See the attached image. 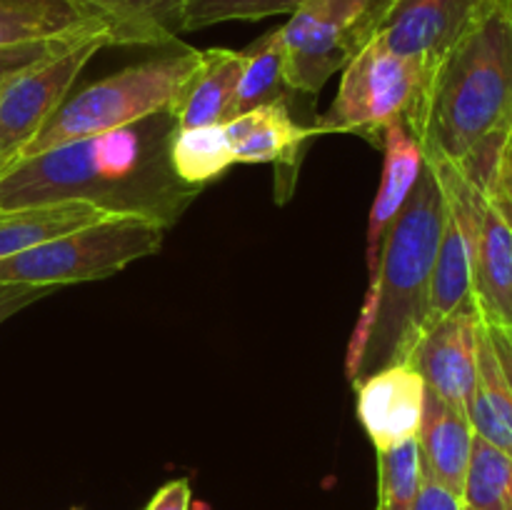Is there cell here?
Returning a JSON list of instances; mask_svg holds the SVG:
<instances>
[{
    "label": "cell",
    "mask_w": 512,
    "mask_h": 510,
    "mask_svg": "<svg viewBox=\"0 0 512 510\" xmlns=\"http://www.w3.org/2000/svg\"><path fill=\"white\" fill-rule=\"evenodd\" d=\"M380 148L385 153V163L378 193H375L373 208H370L368 238H365V263H368L370 278L378 270L385 235H388L390 225L403 210L405 200L413 193L415 183H418L420 173L425 168L423 145L410 133L405 120H395L383 130Z\"/></svg>",
    "instance_id": "obj_13"
},
{
    "label": "cell",
    "mask_w": 512,
    "mask_h": 510,
    "mask_svg": "<svg viewBox=\"0 0 512 510\" xmlns=\"http://www.w3.org/2000/svg\"><path fill=\"white\" fill-rule=\"evenodd\" d=\"M305 0H188L180 13V33L203 30L228 20H263L293 15Z\"/></svg>",
    "instance_id": "obj_26"
},
{
    "label": "cell",
    "mask_w": 512,
    "mask_h": 510,
    "mask_svg": "<svg viewBox=\"0 0 512 510\" xmlns=\"http://www.w3.org/2000/svg\"><path fill=\"white\" fill-rule=\"evenodd\" d=\"M463 500L453 495L450 490L440 488L438 483L428 480L423 475V485H420L418 500H415L413 510H463Z\"/></svg>",
    "instance_id": "obj_31"
},
{
    "label": "cell",
    "mask_w": 512,
    "mask_h": 510,
    "mask_svg": "<svg viewBox=\"0 0 512 510\" xmlns=\"http://www.w3.org/2000/svg\"><path fill=\"white\" fill-rule=\"evenodd\" d=\"M165 230L168 225L145 215H108L0 260V283L60 288L110 278L135 260L158 253Z\"/></svg>",
    "instance_id": "obj_5"
},
{
    "label": "cell",
    "mask_w": 512,
    "mask_h": 510,
    "mask_svg": "<svg viewBox=\"0 0 512 510\" xmlns=\"http://www.w3.org/2000/svg\"><path fill=\"white\" fill-rule=\"evenodd\" d=\"M463 510H470V508H463Z\"/></svg>",
    "instance_id": "obj_37"
},
{
    "label": "cell",
    "mask_w": 512,
    "mask_h": 510,
    "mask_svg": "<svg viewBox=\"0 0 512 510\" xmlns=\"http://www.w3.org/2000/svg\"><path fill=\"white\" fill-rule=\"evenodd\" d=\"M488 0H375L370 30L390 50L435 70Z\"/></svg>",
    "instance_id": "obj_10"
},
{
    "label": "cell",
    "mask_w": 512,
    "mask_h": 510,
    "mask_svg": "<svg viewBox=\"0 0 512 510\" xmlns=\"http://www.w3.org/2000/svg\"><path fill=\"white\" fill-rule=\"evenodd\" d=\"M500 3H503L505 10H508V13L512 15V0H500Z\"/></svg>",
    "instance_id": "obj_34"
},
{
    "label": "cell",
    "mask_w": 512,
    "mask_h": 510,
    "mask_svg": "<svg viewBox=\"0 0 512 510\" xmlns=\"http://www.w3.org/2000/svg\"><path fill=\"white\" fill-rule=\"evenodd\" d=\"M438 175L445 198L443 233L433 275V323L473 303V268L483 225L485 193L455 165L425 158Z\"/></svg>",
    "instance_id": "obj_9"
},
{
    "label": "cell",
    "mask_w": 512,
    "mask_h": 510,
    "mask_svg": "<svg viewBox=\"0 0 512 510\" xmlns=\"http://www.w3.org/2000/svg\"><path fill=\"white\" fill-rule=\"evenodd\" d=\"M170 173L190 188H203L235 165L223 125L173 128L168 140Z\"/></svg>",
    "instance_id": "obj_22"
},
{
    "label": "cell",
    "mask_w": 512,
    "mask_h": 510,
    "mask_svg": "<svg viewBox=\"0 0 512 510\" xmlns=\"http://www.w3.org/2000/svg\"><path fill=\"white\" fill-rule=\"evenodd\" d=\"M198 58L200 50L183 48L95 80L55 110L53 118L18 158L93 138L105 130L143 123L158 115H170L175 98Z\"/></svg>",
    "instance_id": "obj_4"
},
{
    "label": "cell",
    "mask_w": 512,
    "mask_h": 510,
    "mask_svg": "<svg viewBox=\"0 0 512 510\" xmlns=\"http://www.w3.org/2000/svg\"><path fill=\"white\" fill-rule=\"evenodd\" d=\"M108 45V33L88 35L63 53L5 80L0 90V163L10 165L28 148L30 140L68 100L85 65Z\"/></svg>",
    "instance_id": "obj_8"
},
{
    "label": "cell",
    "mask_w": 512,
    "mask_h": 510,
    "mask_svg": "<svg viewBox=\"0 0 512 510\" xmlns=\"http://www.w3.org/2000/svg\"><path fill=\"white\" fill-rule=\"evenodd\" d=\"M423 485L418 440L378 450V505L375 510H413Z\"/></svg>",
    "instance_id": "obj_25"
},
{
    "label": "cell",
    "mask_w": 512,
    "mask_h": 510,
    "mask_svg": "<svg viewBox=\"0 0 512 510\" xmlns=\"http://www.w3.org/2000/svg\"><path fill=\"white\" fill-rule=\"evenodd\" d=\"M245 68L243 50L210 48L200 50L195 68L175 98L170 118L175 128L225 125L233 120L235 93Z\"/></svg>",
    "instance_id": "obj_15"
},
{
    "label": "cell",
    "mask_w": 512,
    "mask_h": 510,
    "mask_svg": "<svg viewBox=\"0 0 512 510\" xmlns=\"http://www.w3.org/2000/svg\"><path fill=\"white\" fill-rule=\"evenodd\" d=\"M188 510H213V508H210V505L205 503V500H193Z\"/></svg>",
    "instance_id": "obj_33"
},
{
    "label": "cell",
    "mask_w": 512,
    "mask_h": 510,
    "mask_svg": "<svg viewBox=\"0 0 512 510\" xmlns=\"http://www.w3.org/2000/svg\"><path fill=\"white\" fill-rule=\"evenodd\" d=\"M465 410L475 435L512 458V388L485 323L480 333L478 380Z\"/></svg>",
    "instance_id": "obj_21"
},
{
    "label": "cell",
    "mask_w": 512,
    "mask_h": 510,
    "mask_svg": "<svg viewBox=\"0 0 512 510\" xmlns=\"http://www.w3.org/2000/svg\"><path fill=\"white\" fill-rule=\"evenodd\" d=\"M75 510H80V508H75Z\"/></svg>",
    "instance_id": "obj_38"
},
{
    "label": "cell",
    "mask_w": 512,
    "mask_h": 510,
    "mask_svg": "<svg viewBox=\"0 0 512 510\" xmlns=\"http://www.w3.org/2000/svg\"><path fill=\"white\" fill-rule=\"evenodd\" d=\"M375 0H305L280 30L293 93L318 95L368 33Z\"/></svg>",
    "instance_id": "obj_7"
},
{
    "label": "cell",
    "mask_w": 512,
    "mask_h": 510,
    "mask_svg": "<svg viewBox=\"0 0 512 510\" xmlns=\"http://www.w3.org/2000/svg\"><path fill=\"white\" fill-rule=\"evenodd\" d=\"M483 193L512 230V138L500 153L493 175L488 180V188Z\"/></svg>",
    "instance_id": "obj_28"
},
{
    "label": "cell",
    "mask_w": 512,
    "mask_h": 510,
    "mask_svg": "<svg viewBox=\"0 0 512 510\" xmlns=\"http://www.w3.org/2000/svg\"><path fill=\"white\" fill-rule=\"evenodd\" d=\"M198 193L200 188L183 183H108L95 168L88 138L18 158L0 173V213L63 200H90L115 215H145L173 225Z\"/></svg>",
    "instance_id": "obj_3"
},
{
    "label": "cell",
    "mask_w": 512,
    "mask_h": 510,
    "mask_svg": "<svg viewBox=\"0 0 512 510\" xmlns=\"http://www.w3.org/2000/svg\"><path fill=\"white\" fill-rule=\"evenodd\" d=\"M55 288H40V285H23V283H0V325L15 313L33 305L35 300L45 298Z\"/></svg>",
    "instance_id": "obj_29"
},
{
    "label": "cell",
    "mask_w": 512,
    "mask_h": 510,
    "mask_svg": "<svg viewBox=\"0 0 512 510\" xmlns=\"http://www.w3.org/2000/svg\"><path fill=\"white\" fill-rule=\"evenodd\" d=\"M83 38H88V35H83ZM83 38L45 40V43H28V45H10V48H0V80L13 78V75L28 70L30 65H38L43 63V60L53 58V55L63 53V50H68L70 45L78 43V40Z\"/></svg>",
    "instance_id": "obj_27"
},
{
    "label": "cell",
    "mask_w": 512,
    "mask_h": 510,
    "mask_svg": "<svg viewBox=\"0 0 512 510\" xmlns=\"http://www.w3.org/2000/svg\"><path fill=\"white\" fill-rule=\"evenodd\" d=\"M245 53V68L240 75L238 93H235L233 118L248 110L270 103H288L293 93L285 75V50L280 40V30H270L263 38L255 40Z\"/></svg>",
    "instance_id": "obj_23"
},
{
    "label": "cell",
    "mask_w": 512,
    "mask_h": 510,
    "mask_svg": "<svg viewBox=\"0 0 512 510\" xmlns=\"http://www.w3.org/2000/svg\"><path fill=\"white\" fill-rule=\"evenodd\" d=\"M443 218V188L425 163L385 235L378 270L355 320L345 355L350 385L390 365L408 363L418 340L433 325V275Z\"/></svg>",
    "instance_id": "obj_2"
},
{
    "label": "cell",
    "mask_w": 512,
    "mask_h": 510,
    "mask_svg": "<svg viewBox=\"0 0 512 510\" xmlns=\"http://www.w3.org/2000/svg\"><path fill=\"white\" fill-rule=\"evenodd\" d=\"M108 215L115 213L90 200H63V203L35 205V208L3 210L0 213V260H8L35 245L98 223Z\"/></svg>",
    "instance_id": "obj_19"
},
{
    "label": "cell",
    "mask_w": 512,
    "mask_h": 510,
    "mask_svg": "<svg viewBox=\"0 0 512 510\" xmlns=\"http://www.w3.org/2000/svg\"><path fill=\"white\" fill-rule=\"evenodd\" d=\"M108 33L73 0H0V48Z\"/></svg>",
    "instance_id": "obj_18"
},
{
    "label": "cell",
    "mask_w": 512,
    "mask_h": 510,
    "mask_svg": "<svg viewBox=\"0 0 512 510\" xmlns=\"http://www.w3.org/2000/svg\"><path fill=\"white\" fill-rule=\"evenodd\" d=\"M3 168H5V165H3V163H0V173H3Z\"/></svg>",
    "instance_id": "obj_36"
},
{
    "label": "cell",
    "mask_w": 512,
    "mask_h": 510,
    "mask_svg": "<svg viewBox=\"0 0 512 510\" xmlns=\"http://www.w3.org/2000/svg\"><path fill=\"white\" fill-rule=\"evenodd\" d=\"M415 440H418L425 478L463 500L465 475H468L475 440L468 413L458 405H450L433 390H425L423 423Z\"/></svg>",
    "instance_id": "obj_14"
},
{
    "label": "cell",
    "mask_w": 512,
    "mask_h": 510,
    "mask_svg": "<svg viewBox=\"0 0 512 510\" xmlns=\"http://www.w3.org/2000/svg\"><path fill=\"white\" fill-rule=\"evenodd\" d=\"M488 330H490V338H493L495 353H498L500 365H503L505 375H508V380H510V388H512V330L493 328V325H488Z\"/></svg>",
    "instance_id": "obj_32"
},
{
    "label": "cell",
    "mask_w": 512,
    "mask_h": 510,
    "mask_svg": "<svg viewBox=\"0 0 512 510\" xmlns=\"http://www.w3.org/2000/svg\"><path fill=\"white\" fill-rule=\"evenodd\" d=\"M425 158L455 165L480 190L512 138V15L488 0L443 55L405 120Z\"/></svg>",
    "instance_id": "obj_1"
},
{
    "label": "cell",
    "mask_w": 512,
    "mask_h": 510,
    "mask_svg": "<svg viewBox=\"0 0 512 510\" xmlns=\"http://www.w3.org/2000/svg\"><path fill=\"white\" fill-rule=\"evenodd\" d=\"M353 390L358 395V420L375 453L418 438L428 388L413 365H390L358 380Z\"/></svg>",
    "instance_id": "obj_12"
},
{
    "label": "cell",
    "mask_w": 512,
    "mask_h": 510,
    "mask_svg": "<svg viewBox=\"0 0 512 510\" xmlns=\"http://www.w3.org/2000/svg\"><path fill=\"white\" fill-rule=\"evenodd\" d=\"M473 303L485 325L512 330V230L488 198L475 250Z\"/></svg>",
    "instance_id": "obj_16"
},
{
    "label": "cell",
    "mask_w": 512,
    "mask_h": 510,
    "mask_svg": "<svg viewBox=\"0 0 512 510\" xmlns=\"http://www.w3.org/2000/svg\"><path fill=\"white\" fill-rule=\"evenodd\" d=\"M463 505L470 510H512V458L478 435L465 475Z\"/></svg>",
    "instance_id": "obj_24"
},
{
    "label": "cell",
    "mask_w": 512,
    "mask_h": 510,
    "mask_svg": "<svg viewBox=\"0 0 512 510\" xmlns=\"http://www.w3.org/2000/svg\"><path fill=\"white\" fill-rule=\"evenodd\" d=\"M480 333H483V318L475 303H470L435 320L418 340L408 360L423 375L425 388L463 410L468 408L478 380Z\"/></svg>",
    "instance_id": "obj_11"
},
{
    "label": "cell",
    "mask_w": 512,
    "mask_h": 510,
    "mask_svg": "<svg viewBox=\"0 0 512 510\" xmlns=\"http://www.w3.org/2000/svg\"><path fill=\"white\" fill-rule=\"evenodd\" d=\"M108 28L110 45H165L180 35L188 0H73Z\"/></svg>",
    "instance_id": "obj_20"
},
{
    "label": "cell",
    "mask_w": 512,
    "mask_h": 510,
    "mask_svg": "<svg viewBox=\"0 0 512 510\" xmlns=\"http://www.w3.org/2000/svg\"><path fill=\"white\" fill-rule=\"evenodd\" d=\"M5 80H8V78H5ZM5 80H0V90H3V85H5Z\"/></svg>",
    "instance_id": "obj_35"
},
{
    "label": "cell",
    "mask_w": 512,
    "mask_h": 510,
    "mask_svg": "<svg viewBox=\"0 0 512 510\" xmlns=\"http://www.w3.org/2000/svg\"><path fill=\"white\" fill-rule=\"evenodd\" d=\"M193 503V488L188 478H178L165 483L158 493L150 498L143 510H188Z\"/></svg>",
    "instance_id": "obj_30"
},
{
    "label": "cell",
    "mask_w": 512,
    "mask_h": 510,
    "mask_svg": "<svg viewBox=\"0 0 512 510\" xmlns=\"http://www.w3.org/2000/svg\"><path fill=\"white\" fill-rule=\"evenodd\" d=\"M430 75L423 60L390 50L370 30L368 18V33L343 68L333 105L313 125L315 135L353 133L380 145L390 123L413 115Z\"/></svg>",
    "instance_id": "obj_6"
},
{
    "label": "cell",
    "mask_w": 512,
    "mask_h": 510,
    "mask_svg": "<svg viewBox=\"0 0 512 510\" xmlns=\"http://www.w3.org/2000/svg\"><path fill=\"white\" fill-rule=\"evenodd\" d=\"M233 148L235 163H290L300 153L305 140L315 135V128L295 123L288 103H270L235 115L223 125Z\"/></svg>",
    "instance_id": "obj_17"
}]
</instances>
